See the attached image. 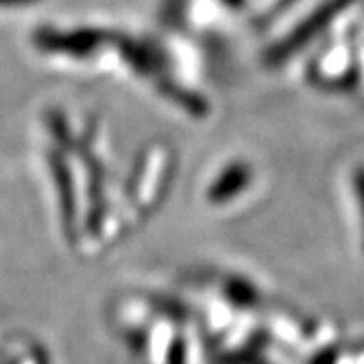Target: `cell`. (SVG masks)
Wrapping results in <instances>:
<instances>
[{"mask_svg":"<svg viewBox=\"0 0 364 364\" xmlns=\"http://www.w3.org/2000/svg\"><path fill=\"white\" fill-rule=\"evenodd\" d=\"M356 0H326L318 9H314L301 23L294 26L286 37L277 41L269 51L265 53V63L267 65H282L289 57L299 53L308 43H312L322 31L336 21V16L344 13Z\"/></svg>","mask_w":364,"mask_h":364,"instance_id":"6da1fadb","label":"cell"},{"mask_svg":"<svg viewBox=\"0 0 364 364\" xmlns=\"http://www.w3.org/2000/svg\"><path fill=\"white\" fill-rule=\"evenodd\" d=\"M251 181H253V170H251V166H249L247 162L235 160L229 166H225L221 170V174L215 178V182L208 186V203H213V205L231 203L243 191H247Z\"/></svg>","mask_w":364,"mask_h":364,"instance_id":"3957f363","label":"cell"},{"mask_svg":"<svg viewBox=\"0 0 364 364\" xmlns=\"http://www.w3.org/2000/svg\"><path fill=\"white\" fill-rule=\"evenodd\" d=\"M225 296L233 301L235 306L239 308H251L259 301V294L257 289L251 286L245 279H239V277H231L227 284H225Z\"/></svg>","mask_w":364,"mask_h":364,"instance_id":"8992f818","label":"cell"},{"mask_svg":"<svg viewBox=\"0 0 364 364\" xmlns=\"http://www.w3.org/2000/svg\"><path fill=\"white\" fill-rule=\"evenodd\" d=\"M114 35L100 28H73V31H57V28H39L35 33V45L41 51L51 55H65L73 59H87L100 51Z\"/></svg>","mask_w":364,"mask_h":364,"instance_id":"7a4b0ae2","label":"cell"},{"mask_svg":"<svg viewBox=\"0 0 364 364\" xmlns=\"http://www.w3.org/2000/svg\"><path fill=\"white\" fill-rule=\"evenodd\" d=\"M338 360V354L334 348H324V350L316 352L310 364H336Z\"/></svg>","mask_w":364,"mask_h":364,"instance_id":"ba28073f","label":"cell"},{"mask_svg":"<svg viewBox=\"0 0 364 364\" xmlns=\"http://www.w3.org/2000/svg\"><path fill=\"white\" fill-rule=\"evenodd\" d=\"M49 166L53 170V176H55V186H57V193H59V207H61V215H63V221L71 223L73 221V215H75V198H73V182H71V172L67 168L65 160L61 154L53 152L51 162Z\"/></svg>","mask_w":364,"mask_h":364,"instance_id":"5b68a950","label":"cell"},{"mask_svg":"<svg viewBox=\"0 0 364 364\" xmlns=\"http://www.w3.org/2000/svg\"><path fill=\"white\" fill-rule=\"evenodd\" d=\"M112 43H116L117 51L124 57V61L140 75H154L162 71L164 65H160V55L148 45L138 43L130 37H124V35H114Z\"/></svg>","mask_w":364,"mask_h":364,"instance_id":"277c9868","label":"cell"},{"mask_svg":"<svg viewBox=\"0 0 364 364\" xmlns=\"http://www.w3.org/2000/svg\"><path fill=\"white\" fill-rule=\"evenodd\" d=\"M352 186H354V193L358 198V205L363 210V249H364V166H358L352 174Z\"/></svg>","mask_w":364,"mask_h":364,"instance_id":"52a82bcc","label":"cell"}]
</instances>
